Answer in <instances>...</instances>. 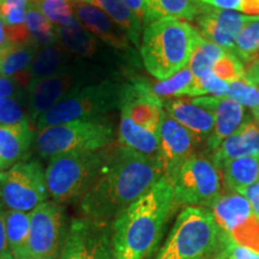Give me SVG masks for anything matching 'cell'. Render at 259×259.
<instances>
[{
	"label": "cell",
	"mask_w": 259,
	"mask_h": 259,
	"mask_svg": "<svg viewBox=\"0 0 259 259\" xmlns=\"http://www.w3.org/2000/svg\"><path fill=\"white\" fill-rule=\"evenodd\" d=\"M245 70V64L242 63L240 58L231 51H226V53L220 58V60L212 67L213 73L227 83L241 79L244 77Z\"/></svg>",
	"instance_id": "cell-38"
},
{
	"label": "cell",
	"mask_w": 259,
	"mask_h": 259,
	"mask_svg": "<svg viewBox=\"0 0 259 259\" xmlns=\"http://www.w3.org/2000/svg\"><path fill=\"white\" fill-rule=\"evenodd\" d=\"M119 144L130 148L139 154L160 158V141L158 134L136 125L124 115L119 122Z\"/></svg>",
	"instance_id": "cell-24"
},
{
	"label": "cell",
	"mask_w": 259,
	"mask_h": 259,
	"mask_svg": "<svg viewBox=\"0 0 259 259\" xmlns=\"http://www.w3.org/2000/svg\"><path fill=\"white\" fill-rule=\"evenodd\" d=\"M192 101L203 108L209 109L215 120L212 134L205 143V155H210L215 151L227 137L234 134L245 122V107L228 97L200 96L192 99Z\"/></svg>",
	"instance_id": "cell-17"
},
{
	"label": "cell",
	"mask_w": 259,
	"mask_h": 259,
	"mask_svg": "<svg viewBox=\"0 0 259 259\" xmlns=\"http://www.w3.org/2000/svg\"><path fill=\"white\" fill-rule=\"evenodd\" d=\"M252 114L254 116L255 122L259 125V109H254V111H252Z\"/></svg>",
	"instance_id": "cell-48"
},
{
	"label": "cell",
	"mask_w": 259,
	"mask_h": 259,
	"mask_svg": "<svg viewBox=\"0 0 259 259\" xmlns=\"http://www.w3.org/2000/svg\"><path fill=\"white\" fill-rule=\"evenodd\" d=\"M30 0H0V18L4 22L10 42L24 44L29 41L27 11Z\"/></svg>",
	"instance_id": "cell-30"
},
{
	"label": "cell",
	"mask_w": 259,
	"mask_h": 259,
	"mask_svg": "<svg viewBox=\"0 0 259 259\" xmlns=\"http://www.w3.org/2000/svg\"><path fill=\"white\" fill-rule=\"evenodd\" d=\"M34 139V130L28 120L0 127V171L25 161Z\"/></svg>",
	"instance_id": "cell-21"
},
{
	"label": "cell",
	"mask_w": 259,
	"mask_h": 259,
	"mask_svg": "<svg viewBox=\"0 0 259 259\" xmlns=\"http://www.w3.org/2000/svg\"><path fill=\"white\" fill-rule=\"evenodd\" d=\"M220 170L227 189L236 192L259 181V154L226 162Z\"/></svg>",
	"instance_id": "cell-27"
},
{
	"label": "cell",
	"mask_w": 259,
	"mask_h": 259,
	"mask_svg": "<svg viewBox=\"0 0 259 259\" xmlns=\"http://www.w3.org/2000/svg\"><path fill=\"white\" fill-rule=\"evenodd\" d=\"M58 41L77 58H94L99 52V40L78 21L64 27H54Z\"/></svg>",
	"instance_id": "cell-25"
},
{
	"label": "cell",
	"mask_w": 259,
	"mask_h": 259,
	"mask_svg": "<svg viewBox=\"0 0 259 259\" xmlns=\"http://www.w3.org/2000/svg\"><path fill=\"white\" fill-rule=\"evenodd\" d=\"M95 6L112 18L126 32L135 47L141 46V37L143 32V23L141 18L126 6L122 0H79Z\"/></svg>",
	"instance_id": "cell-23"
},
{
	"label": "cell",
	"mask_w": 259,
	"mask_h": 259,
	"mask_svg": "<svg viewBox=\"0 0 259 259\" xmlns=\"http://www.w3.org/2000/svg\"><path fill=\"white\" fill-rule=\"evenodd\" d=\"M6 238L14 259H29V228L30 212L6 209Z\"/></svg>",
	"instance_id": "cell-29"
},
{
	"label": "cell",
	"mask_w": 259,
	"mask_h": 259,
	"mask_svg": "<svg viewBox=\"0 0 259 259\" xmlns=\"http://www.w3.org/2000/svg\"><path fill=\"white\" fill-rule=\"evenodd\" d=\"M233 53L244 64H251L259 58V17L242 29L235 42Z\"/></svg>",
	"instance_id": "cell-34"
},
{
	"label": "cell",
	"mask_w": 259,
	"mask_h": 259,
	"mask_svg": "<svg viewBox=\"0 0 259 259\" xmlns=\"http://www.w3.org/2000/svg\"><path fill=\"white\" fill-rule=\"evenodd\" d=\"M200 37L186 21L166 17L151 22L143 28L139 46L144 67L157 80L169 78L189 65Z\"/></svg>",
	"instance_id": "cell-4"
},
{
	"label": "cell",
	"mask_w": 259,
	"mask_h": 259,
	"mask_svg": "<svg viewBox=\"0 0 259 259\" xmlns=\"http://www.w3.org/2000/svg\"><path fill=\"white\" fill-rule=\"evenodd\" d=\"M163 178L160 158L139 154L132 149L108 147L95 179L82 199V218L112 222Z\"/></svg>",
	"instance_id": "cell-1"
},
{
	"label": "cell",
	"mask_w": 259,
	"mask_h": 259,
	"mask_svg": "<svg viewBox=\"0 0 259 259\" xmlns=\"http://www.w3.org/2000/svg\"><path fill=\"white\" fill-rule=\"evenodd\" d=\"M211 8L229 10L239 14L259 17V0H197Z\"/></svg>",
	"instance_id": "cell-40"
},
{
	"label": "cell",
	"mask_w": 259,
	"mask_h": 259,
	"mask_svg": "<svg viewBox=\"0 0 259 259\" xmlns=\"http://www.w3.org/2000/svg\"><path fill=\"white\" fill-rule=\"evenodd\" d=\"M148 88L161 100L173 99V97L189 96L190 90L194 82V76L189 66H185L179 72L163 80L153 82L144 78Z\"/></svg>",
	"instance_id": "cell-31"
},
{
	"label": "cell",
	"mask_w": 259,
	"mask_h": 259,
	"mask_svg": "<svg viewBox=\"0 0 259 259\" xmlns=\"http://www.w3.org/2000/svg\"><path fill=\"white\" fill-rule=\"evenodd\" d=\"M48 196L46 171L40 162L22 161L0 171V197L6 209L31 212Z\"/></svg>",
	"instance_id": "cell-9"
},
{
	"label": "cell",
	"mask_w": 259,
	"mask_h": 259,
	"mask_svg": "<svg viewBox=\"0 0 259 259\" xmlns=\"http://www.w3.org/2000/svg\"><path fill=\"white\" fill-rule=\"evenodd\" d=\"M0 259H14L12 257H5V255H0Z\"/></svg>",
	"instance_id": "cell-49"
},
{
	"label": "cell",
	"mask_w": 259,
	"mask_h": 259,
	"mask_svg": "<svg viewBox=\"0 0 259 259\" xmlns=\"http://www.w3.org/2000/svg\"><path fill=\"white\" fill-rule=\"evenodd\" d=\"M234 242L211 210L185 206L154 259H227Z\"/></svg>",
	"instance_id": "cell-3"
},
{
	"label": "cell",
	"mask_w": 259,
	"mask_h": 259,
	"mask_svg": "<svg viewBox=\"0 0 259 259\" xmlns=\"http://www.w3.org/2000/svg\"><path fill=\"white\" fill-rule=\"evenodd\" d=\"M227 259H259V251L245 247L234 242Z\"/></svg>",
	"instance_id": "cell-44"
},
{
	"label": "cell",
	"mask_w": 259,
	"mask_h": 259,
	"mask_svg": "<svg viewBox=\"0 0 259 259\" xmlns=\"http://www.w3.org/2000/svg\"><path fill=\"white\" fill-rule=\"evenodd\" d=\"M229 83L220 78L212 70L206 71L198 78H194L193 85L190 90V97H200L203 95H213L216 97H226L228 94Z\"/></svg>",
	"instance_id": "cell-37"
},
{
	"label": "cell",
	"mask_w": 259,
	"mask_h": 259,
	"mask_svg": "<svg viewBox=\"0 0 259 259\" xmlns=\"http://www.w3.org/2000/svg\"><path fill=\"white\" fill-rule=\"evenodd\" d=\"M70 2L74 17L97 40L118 51L131 50L132 44L126 32L105 12L79 0H70Z\"/></svg>",
	"instance_id": "cell-18"
},
{
	"label": "cell",
	"mask_w": 259,
	"mask_h": 259,
	"mask_svg": "<svg viewBox=\"0 0 259 259\" xmlns=\"http://www.w3.org/2000/svg\"><path fill=\"white\" fill-rule=\"evenodd\" d=\"M119 109L120 115L156 134L164 112L163 100L148 88L144 78H134L121 84Z\"/></svg>",
	"instance_id": "cell-13"
},
{
	"label": "cell",
	"mask_w": 259,
	"mask_h": 259,
	"mask_svg": "<svg viewBox=\"0 0 259 259\" xmlns=\"http://www.w3.org/2000/svg\"><path fill=\"white\" fill-rule=\"evenodd\" d=\"M54 27H64L76 21L70 0H32Z\"/></svg>",
	"instance_id": "cell-36"
},
{
	"label": "cell",
	"mask_w": 259,
	"mask_h": 259,
	"mask_svg": "<svg viewBox=\"0 0 259 259\" xmlns=\"http://www.w3.org/2000/svg\"><path fill=\"white\" fill-rule=\"evenodd\" d=\"M106 149L69 151L50 158L45 171L48 194L54 202L64 205L82 199L100 169Z\"/></svg>",
	"instance_id": "cell-5"
},
{
	"label": "cell",
	"mask_w": 259,
	"mask_h": 259,
	"mask_svg": "<svg viewBox=\"0 0 259 259\" xmlns=\"http://www.w3.org/2000/svg\"><path fill=\"white\" fill-rule=\"evenodd\" d=\"M114 127L105 119H88L48 126L35 138L37 154L44 158L69 151H96L111 147Z\"/></svg>",
	"instance_id": "cell-7"
},
{
	"label": "cell",
	"mask_w": 259,
	"mask_h": 259,
	"mask_svg": "<svg viewBox=\"0 0 259 259\" xmlns=\"http://www.w3.org/2000/svg\"><path fill=\"white\" fill-rule=\"evenodd\" d=\"M22 87L23 85L18 82L17 78H10V77L0 76V100L21 93Z\"/></svg>",
	"instance_id": "cell-42"
},
{
	"label": "cell",
	"mask_w": 259,
	"mask_h": 259,
	"mask_svg": "<svg viewBox=\"0 0 259 259\" xmlns=\"http://www.w3.org/2000/svg\"><path fill=\"white\" fill-rule=\"evenodd\" d=\"M122 3H124V4L131 10V11H134L135 14L141 18L142 23H143V18L145 14L144 0H122Z\"/></svg>",
	"instance_id": "cell-46"
},
{
	"label": "cell",
	"mask_w": 259,
	"mask_h": 259,
	"mask_svg": "<svg viewBox=\"0 0 259 259\" xmlns=\"http://www.w3.org/2000/svg\"><path fill=\"white\" fill-rule=\"evenodd\" d=\"M80 84L84 83L82 74L77 69L44 79L31 80L27 87L28 114L30 120L36 124L42 114L53 108L71 90Z\"/></svg>",
	"instance_id": "cell-16"
},
{
	"label": "cell",
	"mask_w": 259,
	"mask_h": 259,
	"mask_svg": "<svg viewBox=\"0 0 259 259\" xmlns=\"http://www.w3.org/2000/svg\"><path fill=\"white\" fill-rule=\"evenodd\" d=\"M74 69L76 67L72 65V54L58 41L38 50L31 64L29 65L27 74L31 82Z\"/></svg>",
	"instance_id": "cell-22"
},
{
	"label": "cell",
	"mask_w": 259,
	"mask_h": 259,
	"mask_svg": "<svg viewBox=\"0 0 259 259\" xmlns=\"http://www.w3.org/2000/svg\"><path fill=\"white\" fill-rule=\"evenodd\" d=\"M143 28L157 19L171 17L181 21H194L200 9L197 0H144Z\"/></svg>",
	"instance_id": "cell-26"
},
{
	"label": "cell",
	"mask_w": 259,
	"mask_h": 259,
	"mask_svg": "<svg viewBox=\"0 0 259 259\" xmlns=\"http://www.w3.org/2000/svg\"><path fill=\"white\" fill-rule=\"evenodd\" d=\"M6 206L3 202L2 197H0V255H5V257H12L10 253L9 246H8V238H6Z\"/></svg>",
	"instance_id": "cell-43"
},
{
	"label": "cell",
	"mask_w": 259,
	"mask_h": 259,
	"mask_svg": "<svg viewBox=\"0 0 259 259\" xmlns=\"http://www.w3.org/2000/svg\"><path fill=\"white\" fill-rule=\"evenodd\" d=\"M259 154V125L248 119L227 137L215 151L206 155L219 169L234 158Z\"/></svg>",
	"instance_id": "cell-20"
},
{
	"label": "cell",
	"mask_w": 259,
	"mask_h": 259,
	"mask_svg": "<svg viewBox=\"0 0 259 259\" xmlns=\"http://www.w3.org/2000/svg\"><path fill=\"white\" fill-rule=\"evenodd\" d=\"M9 44H10V38H9L8 31H6L4 22H3L2 18H0V50Z\"/></svg>",
	"instance_id": "cell-47"
},
{
	"label": "cell",
	"mask_w": 259,
	"mask_h": 259,
	"mask_svg": "<svg viewBox=\"0 0 259 259\" xmlns=\"http://www.w3.org/2000/svg\"><path fill=\"white\" fill-rule=\"evenodd\" d=\"M163 109L171 118L186 127L196 137L199 144L206 143L213 131L212 113L189 99L163 100Z\"/></svg>",
	"instance_id": "cell-19"
},
{
	"label": "cell",
	"mask_w": 259,
	"mask_h": 259,
	"mask_svg": "<svg viewBox=\"0 0 259 259\" xmlns=\"http://www.w3.org/2000/svg\"><path fill=\"white\" fill-rule=\"evenodd\" d=\"M27 29L29 41L42 48L58 42L54 25L45 17L32 0L29 2L27 11Z\"/></svg>",
	"instance_id": "cell-32"
},
{
	"label": "cell",
	"mask_w": 259,
	"mask_h": 259,
	"mask_svg": "<svg viewBox=\"0 0 259 259\" xmlns=\"http://www.w3.org/2000/svg\"><path fill=\"white\" fill-rule=\"evenodd\" d=\"M177 206L173 185L167 178H161L112 221L115 259H147Z\"/></svg>",
	"instance_id": "cell-2"
},
{
	"label": "cell",
	"mask_w": 259,
	"mask_h": 259,
	"mask_svg": "<svg viewBox=\"0 0 259 259\" xmlns=\"http://www.w3.org/2000/svg\"><path fill=\"white\" fill-rule=\"evenodd\" d=\"M177 205L211 209L222 194L221 170L205 154H193L169 180Z\"/></svg>",
	"instance_id": "cell-8"
},
{
	"label": "cell",
	"mask_w": 259,
	"mask_h": 259,
	"mask_svg": "<svg viewBox=\"0 0 259 259\" xmlns=\"http://www.w3.org/2000/svg\"><path fill=\"white\" fill-rule=\"evenodd\" d=\"M242 79L259 88V58L252 61L251 64H248V67L245 70Z\"/></svg>",
	"instance_id": "cell-45"
},
{
	"label": "cell",
	"mask_w": 259,
	"mask_h": 259,
	"mask_svg": "<svg viewBox=\"0 0 259 259\" xmlns=\"http://www.w3.org/2000/svg\"><path fill=\"white\" fill-rule=\"evenodd\" d=\"M210 210L219 226L236 244L259 251V219L242 194L234 191L222 193Z\"/></svg>",
	"instance_id": "cell-11"
},
{
	"label": "cell",
	"mask_w": 259,
	"mask_h": 259,
	"mask_svg": "<svg viewBox=\"0 0 259 259\" xmlns=\"http://www.w3.org/2000/svg\"><path fill=\"white\" fill-rule=\"evenodd\" d=\"M226 51L225 48L206 40L205 37H200L196 50L191 57L190 63L187 65L192 71L194 78H198L204 72L212 70L213 65L218 63L220 58L226 53Z\"/></svg>",
	"instance_id": "cell-33"
},
{
	"label": "cell",
	"mask_w": 259,
	"mask_h": 259,
	"mask_svg": "<svg viewBox=\"0 0 259 259\" xmlns=\"http://www.w3.org/2000/svg\"><path fill=\"white\" fill-rule=\"evenodd\" d=\"M38 50L31 41L24 44L10 42L0 50V76L16 78L24 74Z\"/></svg>",
	"instance_id": "cell-28"
},
{
	"label": "cell",
	"mask_w": 259,
	"mask_h": 259,
	"mask_svg": "<svg viewBox=\"0 0 259 259\" xmlns=\"http://www.w3.org/2000/svg\"><path fill=\"white\" fill-rule=\"evenodd\" d=\"M28 101L23 92L0 100V127L28 120Z\"/></svg>",
	"instance_id": "cell-35"
},
{
	"label": "cell",
	"mask_w": 259,
	"mask_h": 259,
	"mask_svg": "<svg viewBox=\"0 0 259 259\" xmlns=\"http://www.w3.org/2000/svg\"><path fill=\"white\" fill-rule=\"evenodd\" d=\"M120 90L121 84L112 80L80 84L38 118L37 131L48 126L70 121L101 119L108 112L119 108Z\"/></svg>",
	"instance_id": "cell-6"
},
{
	"label": "cell",
	"mask_w": 259,
	"mask_h": 259,
	"mask_svg": "<svg viewBox=\"0 0 259 259\" xmlns=\"http://www.w3.org/2000/svg\"><path fill=\"white\" fill-rule=\"evenodd\" d=\"M63 205L46 200L30 212L29 259H57L64 235Z\"/></svg>",
	"instance_id": "cell-12"
},
{
	"label": "cell",
	"mask_w": 259,
	"mask_h": 259,
	"mask_svg": "<svg viewBox=\"0 0 259 259\" xmlns=\"http://www.w3.org/2000/svg\"><path fill=\"white\" fill-rule=\"evenodd\" d=\"M238 193L242 194L247 202L250 203L252 211H253L255 218L259 219V181L244 187V189L236 191Z\"/></svg>",
	"instance_id": "cell-41"
},
{
	"label": "cell",
	"mask_w": 259,
	"mask_h": 259,
	"mask_svg": "<svg viewBox=\"0 0 259 259\" xmlns=\"http://www.w3.org/2000/svg\"><path fill=\"white\" fill-rule=\"evenodd\" d=\"M239 105L251 108L252 111L259 109V88L247 83L245 79H239L229 83L227 96Z\"/></svg>",
	"instance_id": "cell-39"
},
{
	"label": "cell",
	"mask_w": 259,
	"mask_h": 259,
	"mask_svg": "<svg viewBox=\"0 0 259 259\" xmlns=\"http://www.w3.org/2000/svg\"><path fill=\"white\" fill-rule=\"evenodd\" d=\"M255 18L257 17L246 16L235 11L200 4L199 12L194 22L203 37L227 51L233 52L239 34Z\"/></svg>",
	"instance_id": "cell-15"
},
{
	"label": "cell",
	"mask_w": 259,
	"mask_h": 259,
	"mask_svg": "<svg viewBox=\"0 0 259 259\" xmlns=\"http://www.w3.org/2000/svg\"><path fill=\"white\" fill-rule=\"evenodd\" d=\"M112 222L77 218L70 222L59 259H115Z\"/></svg>",
	"instance_id": "cell-10"
},
{
	"label": "cell",
	"mask_w": 259,
	"mask_h": 259,
	"mask_svg": "<svg viewBox=\"0 0 259 259\" xmlns=\"http://www.w3.org/2000/svg\"><path fill=\"white\" fill-rule=\"evenodd\" d=\"M160 141V161L163 167V177L170 180L181 164L199 145L198 141L191 132L164 111L158 126Z\"/></svg>",
	"instance_id": "cell-14"
}]
</instances>
